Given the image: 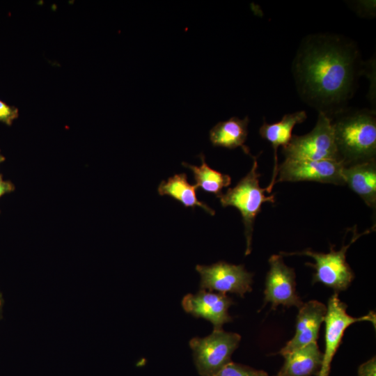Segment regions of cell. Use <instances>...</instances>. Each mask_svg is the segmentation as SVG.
I'll list each match as a JSON object with an SVG mask.
<instances>
[{"instance_id":"1","label":"cell","mask_w":376,"mask_h":376,"mask_svg":"<svg viewBox=\"0 0 376 376\" xmlns=\"http://www.w3.org/2000/svg\"><path fill=\"white\" fill-rule=\"evenodd\" d=\"M363 70L357 44L329 33L305 37L292 65L300 98L331 119L346 110Z\"/></svg>"},{"instance_id":"2","label":"cell","mask_w":376,"mask_h":376,"mask_svg":"<svg viewBox=\"0 0 376 376\" xmlns=\"http://www.w3.org/2000/svg\"><path fill=\"white\" fill-rule=\"evenodd\" d=\"M332 120L336 144L345 166L375 159V111L367 109L347 110Z\"/></svg>"},{"instance_id":"3","label":"cell","mask_w":376,"mask_h":376,"mask_svg":"<svg viewBox=\"0 0 376 376\" xmlns=\"http://www.w3.org/2000/svg\"><path fill=\"white\" fill-rule=\"evenodd\" d=\"M253 165L249 173L234 187L228 188L225 194L217 196L223 207H235L242 215L246 245V256L251 252L253 224L263 204L265 202L275 203V194L266 196V187H260L257 157H253Z\"/></svg>"},{"instance_id":"4","label":"cell","mask_w":376,"mask_h":376,"mask_svg":"<svg viewBox=\"0 0 376 376\" xmlns=\"http://www.w3.org/2000/svg\"><path fill=\"white\" fill-rule=\"evenodd\" d=\"M370 231L368 230L364 233H359L354 227L351 242L348 244L343 245L338 251H336L331 246L330 251L327 253L306 249L292 253L281 252L280 254L281 256H306L313 258L315 263H306V265L315 269L312 283H320L332 288L335 292L338 293L339 291L347 289L354 278V272L346 261V253L348 248L358 238Z\"/></svg>"},{"instance_id":"5","label":"cell","mask_w":376,"mask_h":376,"mask_svg":"<svg viewBox=\"0 0 376 376\" xmlns=\"http://www.w3.org/2000/svg\"><path fill=\"white\" fill-rule=\"evenodd\" d=\"M282 153L285 159L340 160L336 144L332 119L324 113H318L314 128L304 135H292L289 143L282 148Z\"/></svg>"},{"instance_id":"6","label":"cell","mask_w":376,"mask_h":376,"mask_svg":"<svg viewBox=\"0 0 376 376\" xmlns=\"http://www.w3.org/2000/svg\"><path fill=\"white\" fill-rule=\"evenodd\" d=\"M241 336L237 333L214 329L206 337L190 340L194 363L201 376H212L228 363Z\"/></svg>"},{"instance_id":"7","label":"cell","mask_w":376,"mask_h":376,"mask_svg":"<svg viewBox=\"0 0 376 376\" xmlns=\"http://www.w3.org/2000/svg\"><path fill=\"white\" fill-rule=\"evenodd\" d=\"M347 306L335 292L329 299L324 322L325 323V348L321 368L317 376H329L331 363L346 329L351 324L361 321H368L375 326V312L358 318L347 313Z\"/></svg>"},{"instance_id":"8","label":"cell","mask_w":376,"mask_h":376,"mask_svg":"<svg viewBox=\"0 0 376 376\" xmlns=\"http://www.w3.org/2000/svg\"><path fill=\"white\" fill-rule=\"evenodd\" d=\"M340 160H301L285 159L279 165L276 182L312 181L337 185H345Z\"/></svg>"},{"instance_id":"9","label":"cell","mask_w":376,"mask_h":376,"mask_svg":"<svg viewBox=\"0 0 376 376\" xmlns=\"http://www.w3.org/2000/svg\"><path fill=\"white\" fill-rule=\"evenodd\" d=\"M196 269L201 276V290L235 293L242 297L252 290L253 274L243 265L219 261L211 265H198Z\"/></svg>"},{"instance_id":"10","label":"cell","mask_w":376,"mask_h":376,"mask_svg":"<svg viewBox=\"0 0 376 376\" xmlns=\"http://www.w3.org/2000/svg\"><path fill=\"white\" fill-rule=\"evenodd\" d=\"M268 262L269 269L265 279L263 306L271 303L273 310L279 306L299 308L303 302L296 290L295 269L285 264L281 254L272 255Z\"/></svg>"},{"instance_id":"11","label":"cell","mask_w":376,"mask_h":376,"mask_svg":"<svg viewBox=\"0 0 376 376\" xmlns=\"http://www.w3.org/2000/svg\"><path fill=\"white\" fill-rule=\"evenodd\" d=\"M233 304L232 298L224 293L205 290L194 295L187 294L182 300V306L186 313L207 320L213 324L214 329H221L225 323L233 320L228 308Z\"/></svg>"},{"instance_id":"12","label":"cell","mask_w":376,"mask_h":376,"mask_svg":"<svg viewBox=\"0 0 376 376\" xmlns=\"http://www.w3.org/2000/svg\"><path fill=\"white\" fill-rule=\"evenodd\" d=\"M294 336L278 354L283 355L311 343H316L324 320L327 306L317 300H311L298 308Z\"/></svg>"},{"instance_id":"13","label":"cell","mask_w":376,"mask_h":376,"mask_svg":"<svg viewBox=\"0 0 376 376\" xmlns=\"http://www.w3.org/2000/svg\"><path fill=\"white\" fill-rule=\"evenodd\" d=\"M307 118L305 111H298L291 113L285 114L281 120L274 123H267L264 121L259 129L260 136L269 141L274 150V168L273 175L270 183L266 187L268 194L272 193L273 187L276 183L278 173L277 150L281 146L285 147L292 138V132L294 127L301 123Z\"/></svg>"},{"instance_id":"14","label":"cell","mask_w":376,"mask_h":376,"mask_svg":"<svg viewBox=\"0 0 376 376\" xmlns=\"http://www.w3.org/2000/svg\"><path fill=\"white\" fill-rule=\"evenodd\" d=\"M344 183L370 207H376L375 159L346 165L343 169Z\"/></svg>"},{"instance_id":"15","label":"cell","mask_w":376,"mask_h":376,"mask_svg":"<svg viewBox=\"0 0 376 376\" xmlns=\"http://www.w3.org/2000/svg\"><path fill=\"white\" fill-rule=\"evenodd\" d=\"M282 356L284 362L276 376L317 375L323 359V353L317 342L309 343Z\"/></svg>"},{"instance_id":"16","label":"cell","mask_w":376,"mask_h":376,"mask_svg":"<svg viewBox=\"0 0 376 376\" xmlns=\"http://www.w3.org/2000/svg\"><path fill=\"white\" fill-rule=\"evenodd\" d=\"M249 119L231 117L227 120L219 122L210 131V140L214 146L228 149L241 147L243 151L250 155L249 149L244 145L248 135Z\"/></svg>"},{"instance_id":"17","label":"cell","mask_w":376,"mask_h":376,"mask_svg":"<svg viewBox=\"0 0 376 376\" xmlns=\"http://www.w3.org/2000/svg\"><path fill=\"white\" fill-rule=\"evenodd\" d=\"M195 185H190L187 181V175L184 173L175 174L169 178L166 181L162 180L159 185L157 191L159 195L170 196L180 201L186 207H202L210 215H214L215 212L205 203L198 200Z\"/></svg>"},{"instance_id":"18","label":"cell","mask_w":376,"mask_h":376,"mask_svg":"<svg viewBox=\"0 0 376 376\" xmlns=\"http://www.w3.org/2000/svg\"><path fill=\"white\" fill-rule=\"evenodd\" d=\"M199 157L202 164L200 166H194L185 162H182L183 166L189 169L193 174L196 188L214 194L216 196L222 194V189L228 187L231 183L230 175L224 174L210 168L205 162L203 154H201Z\"/></svg>"},{"instance_id":"19","label":"cell","mask_w":376,"mask_h":376,"mask_svg":"<svg viewBox=\"0 0 376 376\" xmlns=\"http://www.w3.org/2000/svg\"><path fill=\"white\" fill-rule=\"evenodd\" d=\"M212 376H268L267 372L233 361Z\"/></svg>"},{"instance_id":"20","label":"cell","mask_w":376,"mask_h":376,"mask_svg":"<svg viewBox=\"0 0 376 376\" xmlns=\"http://www.w3.org/2000/svg\"><path fill=\"white\" fill-rule=\"evenodd\" d=\"M18 116L19 110L17 107L8 105L0 100V122L10 126Z\"/></svg>"},{"instance_id":"21","label":"cell","mask_w":376,"mask_h":376,"mask_svg":"<svg viewBox=\"0 0 376 376\" xmlns=\"http://www.w3.org/2000/svg\"><path fill=\"white\" fill-rule=\"evenodd\" d=\"M357 376H376L375 357H372L359 366Z\"/></svg>"},{"instance_id":"22","label":"cell","mask_w":376,"mask_h":376,"mask_svg":"<svg viewBox=\"0 0 376 376\" xmlns=\"http://www.w3.org/2000/svg\"><path fill=\"white\" fill-rule=\"evenodd\" d=\"M15 190V185L8 180L0 179V198L4 194L10 193Z\"/></svg>"},{"instance_id":"23","label":"cell","mask_w":376,"mask_h":376,"mask_svg":"<svg viewBox=\"0 0 376 376\" xmlns=\"http://www.w3.org/2000/svg\"><path fill=\"white\" fill-rule=\"evenodd\" d=\"M3 295L0 290V320L2 318L3 315Z\"/></svg>"},{"instance_id":"24","label":"cell","mask_w":376,"mask_h":376,"mask_svg":"<svg viewBox=\"0 0 376 376\" xmlns=\"http://www.w3.org/2000/svg\"><path fill=\"white\" fill-rule=\"evenodd\" d=\"M5 160V157L4 156H3L1 154V151H0V164L1 162H3V161ZM0 179H2V177H1V175L0 174Z\"/></svg>"}]
</instances>
